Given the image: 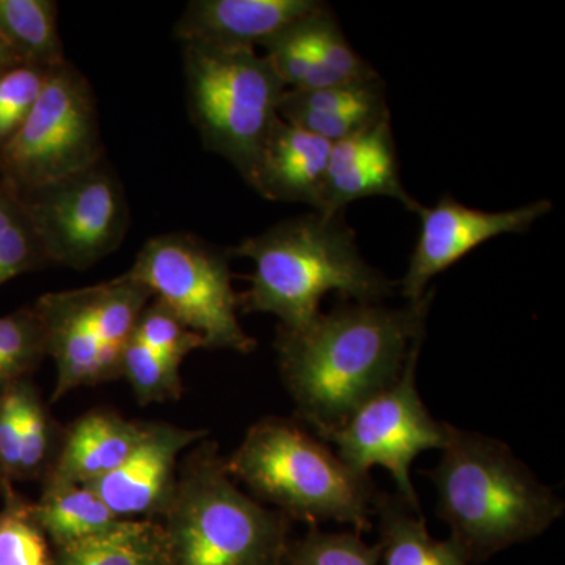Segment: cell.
Instances as JSON below:
<instances>
[{
	"label": "cell",
	"mask_w": 565,
	"mask_h": 565,
	"mask_svg": "<svg viewBox=\"0 0 565 565\" xmlns=\"http://www.w3.org/2000/svg\"><path fill=\"white\" fill-rule=\"evenodd\" d=\"M323 7L318 0H192L174 24V39L222 47L262 46Z\"/></svg>",
	"instance_id": "cell-15"
},
{
	"label": "cell",
	"mask_w": 565,
	"mask_h": 565,
	"mask_svg": "<svg viewBox=\"0 0 565 565\" xmlns=\"http://www.w3.org/2000/svg\"><path fill=\"white\" fill-rule=\"evenodd\" d=\"M419 352L422 344H416L401 377L356 408L323 441L337 446V456L355 473L370 476L371 468H385L392 475L397 494L416 514L423 515L411 478L412 463L424 451L444 448L451 424L437 422L419 396L416 388Z\"/></svg>",
	"instance_id": "cell-11"
},
{
	"label": "cell",
	"mask_w": 565,
	"mask_h": 565,
	"mask_svg": "<svg viewBox=\"0 0 565 565\" xmlns=\"http://www.w3.org/2000/svg\"><path fill=\"white\" fill-rule=\"evenodd\" d=\"M434 291L401 310L344 302L299 330L278 326V367L296 415L318 438L340 429L356 408L403 374L423 343Z\"/></svg>",
	"instance_id": "cell-1"
},
{
	"label": "cell",
	"mask_w": 565,
	"mask_h": 565,
	"mask_svg": "<svg viewBox=\"0 0 565 565\" xmlns=\"http://www.w3.org/2000/svg\"><path fill=\"white\" fill-rule=\"evenodd\" d=\"M379 548L384 565H473L451 537L437 541L418 515L397 493H379Z\"/></svg>",
	"instance_id": "cell-19"
},
{
	"label": "cell",
	"mask_w": 565,
	"mask_h": 565,
	"mask_svg": "<svg viewBox=\"0 0 565 565\" xmlns=\"http://www.w3.org/2000/svg\"><path fill=\"white\" fill-rule=\"evenodd\" d=\"M50 71L18 63L0 74V150L20 131L39 102Z\"/></svg>",
	"instance_id": "cell-30"
},
{
	"label": "cell",
	"mask_w": 565,
	"mask_h": 565,
	"mask_svg": "<svg viewBox=\"0 0 565 565\" xmlns=\"http://www.w3.org/2000/svg\"><path fill=\"white\" fill-rule=\"evenodd\" d=\"M225 465L232 478L291 520L348 523L355 533L373 526L381 493L373 478L355 473L299 423L259 419Z\"/></svg>",
	"instance_id": "cell-5"
},
{
	"label": "cell",
	"mask_w": 565,
	"mask_h": 565,
	"mask_svg": "<svg viewBox=\"0 0 565 565\" xmlns=\"http://www.w3.org/2000/svg\"><path fill=\"white\" fill-rule=\"evenodd\" d=\"M332 143L278 118L247 184L270 202L307 203L318 211Z\"/></svg>",
	"instance_id": "cell-16"
},
{
	"label": "cell",
	"mask_w": 565,
	"mask_h": 565,
	"mask_svg": "<svg viewBox=\"0 0 565 565\" xmlns=\"http://www.w3.org/2000/svg\"><path fill=\"white\" fill-rule=\"evenodd\" d=\"M134 337L151 351L180 366L189 353L204 349L203 338L184 326L181 319L158 299L152 300L141 311Z\"/></svg>",
	"instance_id": "cell-29"
},
{
	"label": "cell",
	"mask_w": 565,
	"mask_h": 565,
	"mask_svg": "<svg viewBox=\"0 0 565 565\" xmlns=\"http://www.w3.org/2000/svg\"><path fill=\"white\" fill-rule=\"evenodd\" d=\"M278 114L282 120L333 145L374 125L388 115V109L382 81H375L319 90H286Z\"/></svg>",
	"instance_id": "cell-17"
},
{
	"label": "cell",
	"mask_w": 565,
	"mask_h": 565,
	"mask_svg": "<svg viewBox=\"0 0 565 565\" xmlns=\"http://www.w3.org/2000/svg\"><path fill=\"white\" fill-rule=\"evenodd\" d=\"M143 423L111 412H90L71 426L50 484L88 486L109 475L139 444Z\"/></svg>",
	"instance_id": "cell-18"
},
{
	"label": "cell",
	"mask_w": 565,
	"mask_h": 565,
	"mask_svg": "<svg viewBox=\"0 0 565 565\" xmlns=\"http://www.w3.org/2000/svg\"><path fill=\"white\" fill-rule=\"evenodd\" d=\"M291 29L321 71L323 88L381 81L377 71L353 50L329 7L294 22Z\"/></svg>",
	"instance_id": "cell-23"
},
{
	"label": "cell",
	"mask_w": 565,
	"mask_h": 565,
	"mask_svg": "<svg viewBox=\"0 0 565 565\" xmlns=\"http://www.w3.org/2000/svg\"><path fill=\"white\" fill-rule=\"evenodd\" d=\"M46 356V341L35 308H21L0 318V393L28 379Z\"/></svg>",
	"instance_id": "cell-26"
},
{
	"label": "cell",
	"mask_w": 565,
	"mask_h": 565,
	"mask_svg": "<svg viewBox=\"0 0 565 565\" xmlns=\"http://www.w3.org/2000/svg\"><path fill=\"white\" fill-rule=\"evenodd\" d=\"M192 125L247 182L288 88L255 47L182 44Z\"/></svg>",
	"instance_id": "cell-6"
},
{
	"label": "cell",
	"mask_w": 565,
	"mask_h": 565,
	"mask_svg": "<svg viewBox=\"0 0 565 565\" xmlns=\"http://www.w3.org/2000/svg\"><path fill=\"white\" fill-rule=\"evenodd\" d=\"M151 299L150 289L122 274L36 300L33 308L43 327L46 353L57 370L52 399L121 377L122 352Z\"/></svg>",
	"instance_id": "cell-7"
},
{
	"label": "cell",
	"mask_w": 565,
	"mask_h": 565,
	"mask_svg": "<svg viewBox=\"0 0 565 565\" xmlns=\"http://www.w3.org/2000/svg\"><path fill=\"white\" fill-rule=\"evenodd\" d=\"M367 196H390L412 212L422 206L405 191L401 181L390 114L363 131L332 145L321 204L316 212L343 214L348 204Z\"/></svg>",
	"instance_id": "cell-14"
},
{
	"label": "cell",
	"mask_w": 565,
	"mask_h": 565,
	"mask_svg": "<svg viewBox=\"0 0 565 565\" xmlns=\"http://www.w3.org/2000/svg\"><path fill=\"white\" fill-rule=\"evenodd\" d=\"M24 381L0 393V467L11 482L20 479L21 393Z\"/></svg>",
	"instance_id": "cell-32"
},
{
	"label": "cell",
	"mask_w": 565,
	"mask_h": 565,
	"mask_svg": "<svg viewBox=\"0 0 565 565\" xmlns=\"http://www.w3.org/2000/svg\"><path fill=\"white\" fill-rule=\"evenodd\" d=\"M228 259L226 250L195 234L163 233L141 245L125 274L199 333L204 349L250 353L256 341L237 318L239 294Z\"/></svg>",
	"instance_id": "cell-8"
},
{
	"label": "cell",
	"mask_w": 565,
	"mask_h": 565,
	"mask_svg": "<svg viewBox=\"0 0 565 565\" xmlns=\"http://www.w3.org/2000/svg\"><path fill=\"white\" fill-rule=\"evenodd\" d=\"M0 494V565H54L50 539L33 519L31 503L14 492L11 481Z\"/></svg>",
	"instance_id": "cell-25"
},
{
	"label": "cell",
	"mask_w": 565,
	"mask_h": 565,
	"mask_svg": "<svg viewBox=\"0 0 565 565\" xmlns=\"http://www.w3.org/2000/svg\"><path fill=\"white\" fill-rule=\"evenodd\" d=\"M552 211L548 200L525 204L511 211L487 212L475 210L444 195L435 206H419L416 214L422 218L407 273L401 280V291L415 305L426 297L427 285L438 274L445 273L463 259L479 245L503 236L523 234L539 218Z\"/></svg>",
	"instance_id": "cell-12"
},
{
	"label": "cell",
	"mask_w": 565,
	"mask_h": 565,
	"mask_svg": "<svg viewBox=\"0 0 565 565\" xmlns=\"http://www.w3.org/2000/svg\"><path fill=\"white\" fill-rule=\"evenodd\" d=\"M18 58L14 57L13 52L7 46L6 41L0 39V74L6 73L11 66L18 65Z\"/></svg>",
	"instance_id": "cell-33"
},
{
	"label": "cell",
	"mask_w": 565,
	"mask_h": 565,
	"mask_svg": "<svg viewBox=\"0 0 565 565\" xmlns=\"http://www.w3.org/2000/svg\"><path fill=\"white\" fill-rule=\"evenodd\" d=\"M180 364L163 359L136 337L131 338L121 359V377L128 379L140 404L167 403L182 394Z\"/></svg>",
	"instance_id": "cell-27"
},
{
	"label": "cell",
	"mask_w": 565,
	"mask_h": 565,
	"mask_svg": "<svg viewBox=\"0 0 565 565\" xmlns=\"http://www.w3.org/2000/svg\"><path fill=\"white\" fill-rule=\"evenodd\" d=\"M51 424L29 379L21 393L20 479L40 473L50 455Z\"/></svg>",
	"instance_id": "cell-31"
},
{
	"label": "cell",
	"mask_w": 565,
	"mask_h": 565,
	"mask_svg": "<svg viewBox=\"0 0 565 565\" xmlns=\"http://www.w3.org/2000/svg\"><path fill=\"white\" fill-rule=\"evenodd\" d=\"M226 253L253 263L239 310L277 316L282 329L313 322L332 291L359 303H379L393 292V281L364 262L343 214L288 218Z\"/></svg>",
	"instance_id": "cell-2"
},
{
	"label": "cell",
	"mask_w": 565,
	"mask_h": 565,
	"mask_svg": "<svg viewBox=\"0 0 565 565\" xmlns=\"http://www.w3.org/2000/svg\"><path fill=\"white\" fill-rule=\"evenodd\" d=\"M51 266L87 270L117 252L131 214L118 174L106 161L18 192Z\"/></svg>",
	"instance_id": "cell-10"
},
{
	"label": "cell",
	"mask_w": 565,
	"mask_h": 565,
	"mask_svg": "<svg viewBox=\"0 0 565 565\" xmlns=\"http://www.w3.org/2000/svg\"><path fill=\"white\" fill-rule=\"evenodd\" d=\"M158 565H281L292 520L233 482L217 445L202 444L154 519Z\"/></svg>",
	"instance_id": "cell-4"
},
{
	"label": "cell",
	"mask_w": 565,
	"mask_h": 565,
	"mask_svg": "<svg viewBox=\"0 0 565 565\" xmlns=\"http://www.w3.org/2000/svg\"><path fill=\"white\" fill-rule=\"evenodd\" d=\"M31 511L55 548L102 533L120 520L87 486L47 482L39 503L31 504Z\"/></svg>",
	"instance_id": "cell-21"
},
{
	"label": "cell",
	"mask_w": 565,
	"mask_h": 565,
	"mask_svg": "<svg viewBox=\"0 0 565 565\" xmlns=\"http://www.w3.org/2000/svg\"><path fill=\"white\" fill-rule=\"evenodd\" d=\"M104 152L90 81L66 61L50 71L39 102L0 150V180L28 191L95 166Z\"/></svg>",
	"instance_id": "cell-9"
},
{
	"label": "cell",
	"mask_w": 565,
	"mask_h": 565,
	"mask_svg": "<svg viewBox=\"0 0 565 565\" xmlns=\"http://www.w3.org/2000/svg\"><path fill=\"white\" fill-rule=\"evenodd\" d=\"M0 39L25 65L52 70L66 62L54 0H0Z\"/></svg>",
	"instance_id": "cell-20"
},
{
	"label": "cell",
	"mask_w": 565,
	"mask_h": 565,
	"mask_svg": "<svg viewBox=\"0 0 565 565\" xmlns=\"http://www.w3.org/2000/svg\"><path fill=\"white\" fill-rule=\"evenodd\" d=\"M204 435V430L173 424L143 423V433L131 455L87 487L120 520H154L173 492L181 452Z\"/></svg>",
	"instance_id": "cell-13"
},
{
	"label": "cell",
	"mask_w": 565,
	"mask_h": 565,
	"mask_svg": "<svg viewBox=\"0 0 565 565\" xmlns=\"http://www.w3.org/2000/svg\"><path fill=\"white\" fill-rule=\"evenodd\" d=\"M426 475L438 516L473 565L533 541L564 514V501L508 445L452 424L440 462Z\"/></svg>",
	"instance_id": "cell-3"
},
{
	"label": "cell",
	"mask_w": 565,
	"mask_h": 565,
	"mask_svg": "<svg viewBox=\"0 0 565 565\" xmlns=\"http://www.w3.org/2000/svg\"><path fill=\"white\" fill-rule=\"evenodd\" d=\"M54 565H158L154 520H118L102 533L55 548Z\"/></svg>",
	"instance_id": "cell-22"
},
{
	"label": "cell",
	"mask_w": 565,
	"mask_h": 565,
	"mask_svg": "<svg viewBox=\"0 0 565 565\" xmlns=\"http://www.w3.org/2000/svg\"><path fill=\"white\" fill-rule=\"evenodd\" d=\"M381 548L367 545L360 533H326L311 526L310 533L289 542L281 565H379Z\"/></svg>",
	"instance_id": "cell-28"
},
{
	"label": "cell",
	"mask_w": 565,
	"mask_h": 565,
	"mask_svg": "<svg viewBox=\"0 0 565 565\" xmlns=\"http://www.w3.org/2000/svg\"><path fill=\"white\" fill-rule=\"evenodd\" d=\"M35 226L17 191L0 180V286L50 267Z\"/></svg>",
	"instance_id": "cell-24"
},
{
	"label": "cell",
	"mask_w": 565,
	"mask_h": 565,
	"mask_svg": "<svg viewBox=\"0 0 565 565\" xmlns=\"http://www.w3.org/2000/svg\"><path fill=\"white\" fill-rule=\"evenodd\" d=\"M6 481H9V479L6 478V475H3L2 467H0V493H2L3 484H6Z\"/></svg>",
	"instance_id": "cell-34"
}]
</instances>
